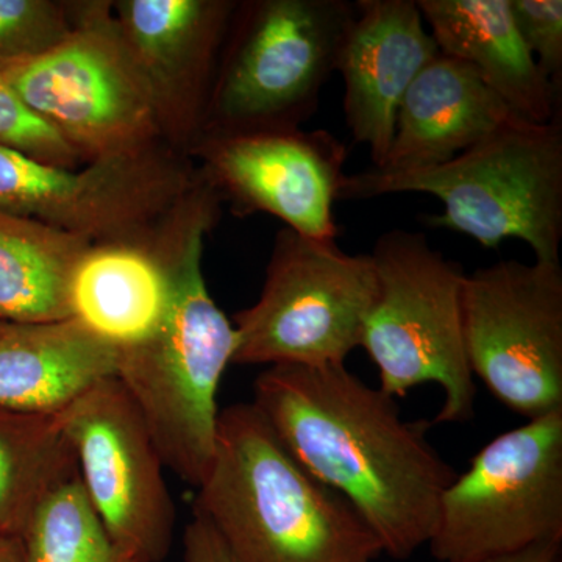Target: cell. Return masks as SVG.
<instances>
[{"instance_id": "2", "label": "cell", "mask_w": 562, "mask_h": 562, "mask_svg": "<svg viewBox=\"0 0 562 562\" xmlns=\"http://www.w3.org/2000/svg\"><path fill=\"white\" fill-rule=\"evenodd\" d=\"M202 179L154 238L168 277V305L149 338L121 349L117 380L138 406L165 468L201 486L216 449L217 392L233 364L236 330L211 297L202 258L220 220Z\"/></svg>"}, {"instance_id": "11", "label": "cell", "mask_w": 562, "mask_h": 562, "mask_svg": "<svg viewBox=\"0 0 562 562\" xmlns=\"http://www.w3.org/2000/svg\"><path fill=\"white\" fill-rule=\"evenodd\" d=\"M462 321L469 364L528 420L562 409L561 262L503 260L468 273Z\"/></svg>"}, {"instance_id": "26", "label": "cell", "mask_w": 562, "mask_h": 562, "mask_svg": "<svg viewBox=\"0 0 562 562\" xmlns=\"http://www.w3.org/2000/svg\"><path fill=\"white\" fill-rule=\"evenodd\" d=\"M183 558L184 562H231L217 532L194 513L184 528Z\"/></svg>"}, {"instance_id": "19", "label": "cell", "mask_w": 562, "mask_h": 562, "mask_svg": "<svg viewBox=\"0 0 562 562\" xmlns=\"http://www.w3.org/2000/svg\"><path fill=\"white\" fill-rule=\"evenodd\" d=\"M72 317L121 349L149 338L168 305V277L150 241L91 244L72 272Z\"/></svg>"}, {"instance_id": "10", "label": "cell", "mask_w": 562, "mask_h": 562, "mask_svg": "<svg viewBox=\"0 0 562 562\" xmlns=\"http://www.w3.org/2000/svg\"><path fill=\"white\" fill-rule=\"evenodd\" d=\"M198 181L171 146L77 169L0 147V211L94 244L150 241Z\"/></svg>"}, {"instance_id": "16", "label": "cell", "mask_w": 562, "mask_h": 562, "mask_svg": "<svg viewBox=\"0 0 562 562\" xmlns=\"http://www.w3.org/2000/svg\"><path fill=\"white\" fill-rule=\"evenodd\" d=\"M514 116L468 63L439 54L403 95L380 171L435 168L453 160Z\"/></svg>"}, {"instance_id": "15", "label": "cell", "mask_w": 562, "mask_h": 562, "mask_svg": "<svg viewBox=\"0 0 562 562\" xmlns=\"http://www.w3.org/2000/svg\"><path fill=\"white\" fill-rule=\"evenodd\" d=\"M439 54L417 0L355 2L338 72L347 128L369 150L372 168H382L390 154L403 95Z\"/></svg>"}, {"instance_id": "8", "label": "cell", "mask_w": 562, "mask_h": 562, "mask_svg": "<svg viewBox=\"0 0 562 562\" xmlns=\"http://www.w3.org/2000/svg\"><path fill=\"white\" fill-rule=\"evenodd\" d=\"M376 297L371 254L281 228L258 301L236 313L233 364H346Z\"/></svg>"}, {"instance_id": "3", "label": "cell", "mask_w": 562, "mask_h": 562, "mask_svg": "<svg viewBox=\"0 0 562 562\" xmlns=\"http://www.w3.org/2000/svg\"><path fill=\"white\" fill-rule=\"evenodd\" d=\"M192 513L231 562H371L383 553L350 503L291 457L254 403L221 409Z\"/></svg>"}, {"instance_id": "25", "label": "cell", "mask_w": 562, "mask_h": 562, "mask_svg": "<svg viewBox=\"0 0 562 562\" xmlns=\"http://www.w3.org/2000/svg\"><path fill=\"white\" fill-rule=\"evenodd\" d=\"M514 24L546 76L561 90V0H509Z\"/></svg>"}, {"instance_id": "12", "label": "cell", "mask_w": 562, "mask_h": 562, "mask_svg": "<svg viewBox=\"0 0 562 562\" xmlns=\"http://www.w3.org/2000/svg\"><path fill=\"white\" fill-rule=\"evenodd\" d=\"M92 508L113 541L144 562L171 552L176 509L149 428L117 379L63 412Z\"/></svg>"}, {"instance_id": "21", "label": "cell", "mask_w": 562, "mask_h": 562, "mask_svg": "<svg viewBox=\"0 0 562 562\" xmlns=\"http://www.w3.org/2000/svg\"><path fill=\"white\" fill-rule=\"evenodd\" d=\"M65 416L0 408V536L21 539L52 490L77 475Z\"/></svg>"}, {"instance_id": "24", "label": "cell", "mask_w": 562, "mask_h": 562, "mask_svg": "<svg viewBox=\"0 0 562 562\" xmlns=\"http://www.w3.org/2000/svg\"><path fill=\"white\" fill-rule=\"evenodd\" d=\"M0 147L18 150L36 160L77 169L83 158L63 139L35 111L29 109L21 95L0 76Z\"/></svg>"}, {"instance_id": "22", "label": "cell", "mask_w": 562, "mask_h": 562, "mask_svg": "<svg viewBox=\"0 0 562 562\" xmlns=\"http://www.w3.org/2000/svg\"><path fill=\"white\" fill-rule=\"evenodd\" d=\"M21 546L24 562H144L113 541L79 473L44 497L22 532Z\"/></svg>"}, {"instance_id": "4", "label": "cell", "mask_w": 562, "mask_h": 562, "mask_svg": "<svg viewBox=\"0 0 562 562\" xmlns=\"http://www.w3.org/2000/svg\"><path fill=\"white\" fill-rule=\"evenodd\" d=\"M428 194L443 213L432 227L471 236L495 249L505 239L527 244L538 261H560L562 243V121L536 124L512 116L471 149L435 168L346 176L339 201Z\"/></svg>"}, {"instance_id": "27", "label": "cell", "mask_w": 562, "mask_h": 562, "mask_svg": "<svg viewBox=\"0 0 562 562\" xmlns=\"http://www.w3.org/2000/svg\"><path fill=\"white\" fill-rule=\"evenodd\" d=\"M473 562H562V542H542L520 552Z\"/></svg>"}, {"instance_id": "17", "label": "cell", "mask_w": 562, "mask_h": 562, "mask_svg": "<svg viewBox=\"0 0 562 562\" xmlns=\"http://www.w3.org/2000/svg\"><path fill=\"white\" fill-rule=\"evenodd\" d=\"M121 347L77 317L0 322V408L58 414L95 384L117 379Z\"/></svg>"}, {"instance_id": "23", "label": "cell", "mask_w": 562, "mask_h": 562, "mask_svg": "<svg viewBox=\"0 0 562 562\" xmlns=\"http://www.w3.org/2000/svg\"><path fill=\"white\" fill-rule=\"evenodd\" d=\"M74 24L76 2L0 0V74L57 47Z\"/></svg>"}, {"instance_id": "28", "label": "cell", "mask_w": 562, "mask_h": 562, "mask_svg": "<svg viewBox=\"0 0 562 562\" xmlns=\"http://www.w3.org/2000/svg\"><path fill=\"white\" fill-rule=\"evenodd\" d=\"M0 562H24L22 561L21 539L0 536Z\"/></svg>"}, {"instance_id": "5", "label": "cell", "mask_w": 562, "mask_h": 562, "mask_svg": "<svg viewBox=\"0 0 562 562\" xmlns=\"http://www.w3.org/2000/svg\"><path fill=\"white\" fill-rule=\"evenodd\" d=\"M347 0L236 5L206 106L203 135L301 128L319 110L351 22Z\"/></svg>"}, {"instance_id": "18", "label": "cell", "mask_w": 562, "mask_h": 562, "mask_svg": "<svg viewBox=\"0 0 562 562\" xmlns=\"http://www.w3.org/2000/svg\"><path fill=\"white\" fill-rule=\"evenodd\" d=\"M439 52L472 66L519 120L561 114V90L525 46L509 0H417Z\"/></svg>"}, {"instance_id": "6", "label": "cell", "mask_w": 562, "mask_h": 562, "mask_svg": "<svg viewBox=\"0 0 562 562\" xmlns=\"http://www.w3.org/2000/svg\"><path fill=\"white\" fill-rule=\"evenodd\" d=\"M371 257L376 297L361 347L379 369L380 390L395 398L439 384L443 402L431 424L471 420L476 387L462 321L468 273L424 233L402 228L380 235Z\"/></svg>"}, {"instance_id": "20", "label": "cell", "mask_w": 562, "mask_h": 562, "mask_svg": "<svg viewBox=\"0 0 562 562\" xmlns=\"http://www.w3.org/2000/svg\"><path fill=\"white\" fill-rule=\"evenodd\" d=\"M91 244L76 233L0 211V322L72 317L70 279Z\"/></svg>"}, {"instance_id": "9", "label": "cell", "mask_w": 562, "mask_h": 562, "mask_svg": "<svg viewBox=\"0 0 562 562\" xmlns=\"http://www.w3.org/2000/svg\"><path fill=\"white\" fill-rule=\"evenodd\" d=\"M562 542V409L502 432L443 491L427 546L473 562Z\"/></svg>"}, {"instance_id": "7", "label": "cell", "mask_w": 562, "mask_h": 562, "mask_svg": "<svg viewBox=\"0 0 562 562\" xmlns=\"http://www.w3.org/2000/svg\"><path fill=\"white\" fill-rule=\"evenodd\" d=\"M111 3L76 2L68 38L0 74L85 162L169 146L149 85L122 38Z\"/></svg>"}, {"instance_id": "1", "label": "cell", "mask_w": 562, "mask_h": 562, "mask_svg": "<svg viewBox=\"0 0 562 562\" xmlns=\"http://www.w3.org/2000/svg\"><path fill=\"white\" fill-rule=\"evenodd\" d=\"M251 403L291 457L350 503L383 553L408 560L427 546L458 476L428 441L430 420L403 419L391 395L346 364L271 366Z\"/></svg>"}, {"instance_id": "13", "label": "cell", "mask_w": 562, "mask_h": 562, "mask_svg": "<svg viewBox=\"0 0 562 562\" xmlns=\"http://www.w3.org/2000/svg\"><path fill=\"white\" fill-rule=\"evenodd\" d=\"M192 151L202 160L203 181L239 216L268 213L316 241H336L341 235L333 206L347 176L349 150L331 132L210 133Z\"/></svg>"}, {"instance_id": "14", "label": "cell", "mask_w": 562, "mask_h": 562, "mask_svg": "<svg viewBox=\"0 0 562 562\" xmlns=\"http://www.w3.org/2000/svg\"><path fill=\"white\" fill-rule=\"evenodd\" d=\"M238 2L120 0L114 20L149 85L166 143L194 146L202 136L222 46Z\"/></svg>"}]
</instances>
